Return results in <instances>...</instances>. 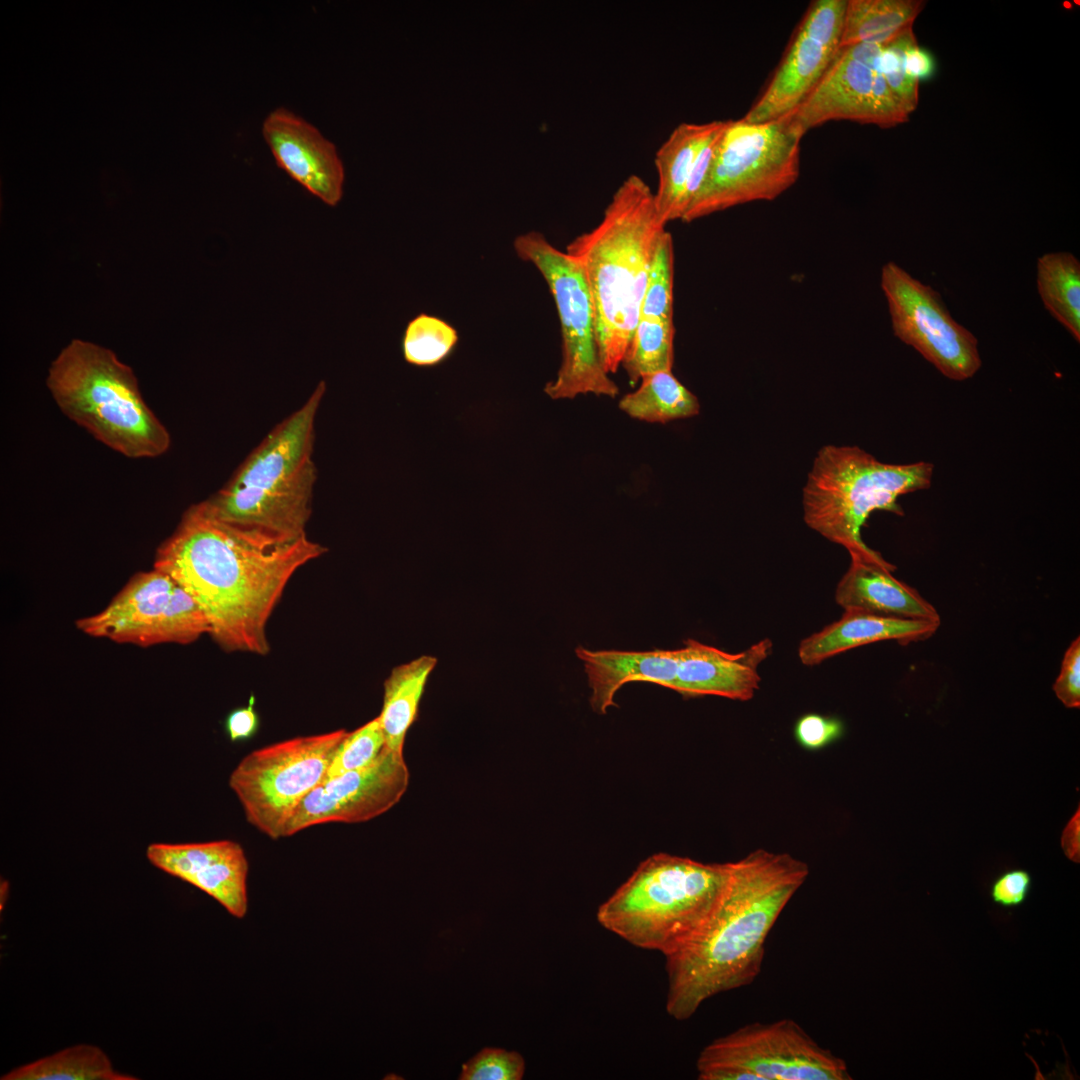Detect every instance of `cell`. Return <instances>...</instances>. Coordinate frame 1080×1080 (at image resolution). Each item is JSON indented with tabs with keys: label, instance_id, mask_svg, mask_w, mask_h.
Listing matches in <instances>:
<instances>
[{
	"label": "cell",
	"instance_id": "obj_1",
	"mask_svg": "<svg viewBox=\"0 0 1080 1080\" xmlns=\"http://www.w3.org/2000/svg\"><path fill=\"white\" fill-rule=\"evenodd\" d=\"M325 552L307 534L227 522L194 504L158 548L154 568L193 596L223 650L263 656L270 651L268 621L288 582Z\"/></svg>",
	"mask_w": 1080,
	"mask_h": 1080
},
{
	"label": "cell",
	"instance_id": "obj_2",
	"mask_svg": "<svg viewBox=\"0 0 1080 1080\" xmlns=\"http://www.w3.org/2000/svg\"><path fill=\"white\" fill-rule=\"evenodd\" d=\"M809 872L804 861L765 849L728 862L712 910L692 936L665 957L666 1011L672 1018L687 1020L708 999L755 981L766 939Z\"/></svg>",
	"mask_w": 1080,
	"mask_h": 1080
},
{
	"label": "cell",
	"instance_id": "obj_3",
	"mask_svg": "<svg viewBox=\"0 0 1080 1080\" xmlns=\"http://www.w3.org/2000/svg\"><path fill=\"white\" fill-rule=\"evenodd\" d=\"M665 230L654 192L633 174L617 188L598 225L566 247L590 290L598 354L608 374L618 370L630 345L653 255Z\"/></svg>",
	"mask_w": 1080,
	"mask_h": 1080
},
{
	"label": "cell",
	"instance_id": "obj_4",
	"mask_svg": "<svg viewBox=\"0 0 1080 1080\" xmlns=\"http://www.w3.org/2000/svg\"><path fill=\"white\" fill-rule=\"evenodd\" d=\"M325 391L321 381L301 407L266 435L230 481L199 506L227 522L281 535L306 534L317 480L315 421Z\"/></svg>",
	"mask_w": 1080,
	"mask_h": 1080
},
{
	"label": "cell",
	"instance_id": "obj_5",
	"mask_svg": "<svg viewBox=\"0 0 1080 1080\" xmlns=\"http://www.w3.org/2000/svg\"><path fill=\"white\" fill-rule=\"evenodd\" d=\"M46 385L61 412L131 459L165 454L171 437L144 401L133 370L92 342L72 340L52 361Z\"/></svg>",
	"mask_w": 1080,
	"mask_h": 1080
},
{
	"label": "cell",
	"instance_id": "obj_6",
	"mask_svg": "<svg viewBox=\"0 0 1080 1080\" xmlns=\"http://www.w3.org/2000/svg\"><path fill=\"white\" fill-rule=\"evenodd\" d=\"M727 872L728 862L653 854L599 906L597 921L631 945L666 957L705 920Z\"/></svg>",
	"mask_w": 1080,
	"mask_h": 1080
},
{
	"label": "cell",
	"instance_id": "obj_7",
	"mask_svg": "<svg viewBox=\"0 0 1080 1080\" xmlns=\"http://www.w3.org/2000/svg\"><path fill=\"white\" fill-rule=\"evenodd\" d=\"M933 470L930 462L887 464L856 446H824L803 488L804 521L850 556H876L861 537L868 517L876 510L903 515L897 499L929 488Z\"/></svg>",
	"mask_w": 1080,
	"mask_h": 1080
},
{
	"label": "cell",
	"instance_id": "obj_8",
	"mask_svg": "<svg viewBox=\"0 0 1080 1080\" xmlns=\"http://www.w3.org/2000/svg\"><path fill=\"white\" fill-rule=\"evenodd\" d=\"M804 134L789 114L762 123L727 120L706 176L681 221L780 196L799 177Z\"/></svg>",
	"mask_w": 1080,
	"mask_h": 1080
},
{
	"label": "cell",
	"instance_id": "obj_9",
	"mask_svg": "<svg viewBox=\"0 0 1080 1080\" xmlns=\"http://www.w3.org/2000/svg\"><path fill=\"white\" fill-rule=\"evenodd\" d=\"M514 248L543 276L560 321L562 361L556 378L546 384L544 392L552 399H573L581 394L617 396L619 388L599 358L594 306L580 264L535 231L518 236Z\"/></svg>",
	"mask_w": 1080,
	"mask_h": 1080
},
{
	"label": "cell",
	"instance_id": "obj_10",
	"mask_svg": "<svg viewBox=\"0 0 1080 1080\" xmlns=\"http://www.w3.org/2000/svg\"><path fill=\"white\" fill-rule=\"evenodd\" d=\"M347 733L338 729L294 737L244 756L231 772L228 784L247 822L272 840L284 837L285 827L299 804L325 780Z\"/></svg>",
	"mask_w": 1080,
	"mask_h": 1080
},
{
	"label": "cell",
	"instance_id": "obj_11",
	"mask_svg": "<svg viewBox=\"0 0 1080 1080\" xmlns=\"http://www.w3.org/2000/svg\"><path fill=\"white\" fill-rule=\"evenodd\" d=\"M699 1080H851L845 1061L796 1021L755 1022L718 1037L700 1052Z\"/></svg>",
	"mask_w": 1080,
	"mask_h": 1080
},
{
	"label": "cell",
	"instance_id": "obj_12",
	"mask_svg": "<svg viewBox=\"0 0 1080 1080\" xmlns=\"http://www.w3.org/2000/svg\"><path fill=\"white\" fill-rule=\"evenodd\" d=\"M894 335L945 377L963 381L981 367L977 338L956 322L941 296L893 261L881 269Z\"/></svg>",
	"mask_w": 1080,
	"mask_h": 1080
},
{
	"label": "cell",
	"instance_id": "obj_13",
	"mask_svg": "<svg viewBox=\"0 0 1080 1080\" xmlns=\"http://www.w3.org/2000/svg\"><path fill=\"white\" fill-rule=\"evenodd\" d=\"M883 45L840 47L820 81L789 115L806 133L829 121L848 120L890 128L909 121L879 71Z\"/></svg>",
	"mask_w": 1080,
	"mask_h": 1080
},
{
	"label": "cell",
	"instance_id": "obj_14",
	"mask_svg": "<svg viewBox=\"0 0 1080 1080\" xmlns=\"http://www.w3.org/2000/svg\"><path fill=\"white\" fill-rule=\"evenodd\" d=\"M847 0L813 1L764 91L742 119L762 123L794 111L814 89L840 48Z\"/></svg>",
	"mask_w": 1080,
	"mask_h": 1080
},
{
	"label": "cell",
	"instance_id": "obj_15",
	"mask_svg": "<svg viewBox=\"0 0 1080 1080\" xmlns=\"http://www.w3.org/2000/svg\"><path fill=\"white\" fill-rule=\"evenodd\" d=\"M408 784L403 752L384 746L369 766L325 780L314 788L287 823L284 837L323 823L369 821L397 804Z\"/></svg>",
	"mask_w": 1080,
	"mask_h": 1080
},
{
	"label": "cell",
	"instance_id": "obj_16",
	"mask_svg": "<svg viewBox=\"0 0 1080 1080\" xmlns=\"http://www.w3.org/2000/svg\"><path fill=\"white\" fill-rule=\"evenodd\" d=\"M146 857L156 868L212 897L233 917L246 916L249 864L238 842L151 843Z\"/></svg>",
	"mask_w": 1080,
	"mask_h": 1080
},
{
	"label": "cell",
	"instance_id": "obj_17",
	"mask_svg": "<svg viewBox=\"0 0 1080 1080\" xmlns=\"http://www.w3.org/2000/svg\"><path fill=\"white\" fill-rule=\"evenodd\" d=\"M262 134L277 165L329 206L342 198L344 168L335 145L311 123L285 108L264 120Z\"/></svg>",
	"mask_w": 1080,
	"mask_h": 1080
},
{
	"label": "cell",
	"instance_id": "obj_18",
	"mask_svg": "<svg viewBox=\"0 0 1080 1080\" xmlns=\"http://www.w3.org/2000/svg\"><path fill=\"white\" fill-rule=\"evenodd\" d=\"M175 581L153 568L135 574L99 613L80 618L83 633L117 643L149 647L159 644V629Z\"/></svg>",
	"mask_w": 1080,
	"mask_h": 1080
},
{
	"label": "cell",
	"instance_id": "obj_19",
	"mask_svg": "<svg viewBox=\"0 0 1080 1080\" xmlns=\"http://www.w3.org/2000/svg\"><path fill=\"white\" fill-rule=\"evenodd\" d=\"M768 638L739 653H728L694 639L684 641L674 691L686 697L705 695L748 701L760 687L759 665L772 652Z\"/></svg>",
	"mask_w": 1080,
	"mask_h": 1080
},
{
	"label": "cell",
	"instance_id": "obj_20",
	"mask_svg": "<svg viewBox=\"0 0 1080 1080\" xmlns=\"http://www.w3.org/2000/svg\"><path fill=\"white\" fill-rule=\"evenodd\" d=\"M850 559V565L835 589V601L844 611L940 620L931 603L892 575L895 566L880 553L870 557L850 556Z\"/></svg>",
	"mask_w": 1080,
	"mask_h": 1080
},
{
	"label": "cell",
	"instance_id": "obj_21",
	"mask_svg": "<svg viewBox=\"0 0 1080 1080\" xmlns=\"http://www.w3.org/2000/svg\"><path fill=\"white\" fill-rule=\"evenodd\" d=\"M940 620L909 619L863 611H844L837 621L801 640L798 657L814 666L847 650L870 643L895 640L902 645L935 634Z\"/></svg>",
	"mask_w": 1080,
	"mask_h": 1080
},
{
	"label": "cell",
	"instance_id": "obj_22",
	"mask_svg": "<svg viewBox=\"0 0 1080 1080\" xmlns=\"http://www.w3.org/2000/svg\"><path fill=\"white\" fill-rule=\"evenodd\" d=\"M582 660L591 689L590 705L598 714L615 706V695L629 682H650L674 690L679 650L592 651L575 650Z\"/></svg>",
	"mask_w": 1080,
	"mask_h": 1080
},
{
	"label": "cell",
	"instance_id": "obj_23",
	"mask_svg": "<svg viewBox=\"0 0 1080 1080\" xmlns=\"http://www.w3.org/2000/svg\"><path fill=\"white\" fill-rule=\"evenodd\" d=\"M719 121L681 123L659 147L655 155L658 186L654 193L660 220L682 219L687 206V189L699 149Z\"/></svg>",
	"mask_w": 1080,
	"mask_h": 1080
},
{
	"label": "cell",
	"instance_id": "obj_24",
	"mask_svg": "<svg viewBox=\"0 0 1080 1080\" xmlns=\"http://www.w3.org/2000/svg\"><path fill=\"white\" fill-rule=\"evenodd\" d=\"M436 664L435 657L420 656L396 666L385 680L378 719L387 748L403 752L406 733L416 720L427 680Z\"/></svg>",
	"mask_w": 1080,
	"mask_h": 1080
},
{
	"label": "cell",
	"instance_id": "obj_25",
	"mask_svg": "<svg viewBox=\"0 0 1080 1080\" xmlns=\"http://www.w3.org/2000/svg\"><path fill=\"white\" fill-rule=\"evenodd\" d=\"M924 0H847L840 47L886 44L913 26Z\"/></svg>",
	"mask_w": 1080,
	"mask_h": 1080
},
{
	"label": "cell",
	"instance_id": "obj_26",
	"mask_svg": "<svg viewBox=\"0 0 1080 1080\" xmlns=\"http://www.w3.org/2000/svg\"><path fill=\"white\" fill-rule=\"evenodd\" d=\"M1 1080H136L114 1068L98 1046L78 1044L16 1067Z\"/></svg>",
	"mask_w": 1080,
	"mask_h": 1080
},
{
	"label": "cell",
	"instance_id": "obj_27",
	"mask_svg": "<svg viewBox=\"0 0 1080 1080\" xmlns=\"http://www.w3.org/2000/svg\"><path fill=\"white\" fill-rule=\"evenodd\" d=\"M619 408L637 420L667 423L697 415L700 404L672 370H668L643 376L639 388L622 397Z\"/></svg>",
	"mask_w": 1080,
	"mask_h": 1080
},
{
	"label": "cell",
	"instance_id": "obj_28",
	"mask_svg": "<svg viewBox=\"0 0 1080 1080\" xmlns=\"http://www.w3.org/2000/svg\"><path fill=\"white\" fill-rule=\"evenodd\" d=\"M1037 289L1045 308L1080 341V263L1069 252L1046 253L1037 261Z\"/></svg>",
	"mask_w": 1080,
	"mask_h": 1080
},
{
	"label": "cell",
	"instance_id": "obj_29",
	"mask_svg": "<svg viewBox=\"0 0 1080 1080\" xmlns=\"http://www.w3.org/2000/svg\"><path fill=\"white\" fill-rule=\"evenodd\" d=\"M674 332L673 321L638 319L622 361L631 384L645 375L672 370Z\"/></svg>",
	"mask_w": 1080,
	"mask_h": 1080
},
{
	"label": "cell",
	"instance_id": "obj_30",
	"mask_svg": "<svg viewBox=\"0 0 1080 1080\" xmlns=\"http://www.w3.org/2000/svg\"><path fill=\"white\" fill-rule=\"evenodd\" d=\"M457 342L458 334L454 327L436 316L422 313L412 319L405 329L403 356L411 365L436 366L449 357Z\"/></svg>",
	"mask_w": 1080,
	"mask_h": 1080
},
{
	"label": "cell",
	"instance_id": "obj_31",
	"mask_svg": "<svg viewBox=\"0 0 1080 1080\" xmlns=\"http://www.w3.org/2000/svg\"><path fill=\"white\" fill-rule=\"evenodd\" d=\"M673 280V238L665 230L653 255L639 318L673 321Z\"/></svg>",
	"mask_w": 1080,
	"mask_h": 1080
},
{
	"label": "cell",
	"instance_id": "obj_32",
	"mask_svg": "<svg viewBox=\"0 0 1080 1080\" xmlns=\"http://www.w3.org/2000/svg\"><path fill=\"white\" fill-rule=\"evenodd\" d=\"M210 632V622L204 610L193 596L176 582L161 621L159 644H189Z\"/></svg>",
	"mask_w": 1080,
	"mask_h": 1080
},
{
	"label": "cell",
	"instance_id": "obj_33",
	"mask_svg": "<svg viewBox=\"0 0 1080 1080\" xmlns=\"http://www.w3.org/2000/svg\"><path fill=\"white\" fill-rule=\"evenodd\" d=\"M384 746L385 739L378 717L348 732L334 754L325 780L369 766Z\"/></svg>",
	"mask_w": 1080,
	"mask_h": 1080
},
{
	"label": "cell",
	"instance_id": "obj_34",
	"mask_svg": "<svg viewBox=\"0 0 1080 1080\" xmlns=\"http://www.w3.org/2000/svg\"><path fill=\"white\" fill-rule=\"evenodd\" d=\"M915 42L917 40L912 26L888 43L883 44L878 62L880 73L892 93L909 114L918 105L919 83L906 74L904 56L907 48Z\"/></svg>",
	"mask_w": 1080,
	"mask_h": 1080
},
{
	"label": "cell",
	"instance_id": "obj_35",
	"mask_svg": "<svg viewBox=\"0 0 1080 1080\" xmlns=\"http://www.w3.org/2000/svg\"><path fill=\"white\" fill-rule=\"evenodd\" d=\"M525 1072L521 1054L486 1047L462 1066L461 1080H520Z\"/></svg>",
	"mask_w": 1080,
	"mask_h": 1080
},
{
	"label": "cell",
	"instance_id": "obj_36",
	"mask_svg": "<svg viewBox=\"0 0 1080 1080\" xmlns=\"http://www.w3.org/2000/svg\"><path fill=\"white\" fill-rule=\"evenodd\" d=\"M844 733L843 722L818 713L802 715L794 725V736L807 750H819L835 742Z\"/></svg>",
	"mask_w": 1080,
	"mask_h": 1080
},
{
	"label": "cell",
	"instance_id": "obj_37",
	"mask_svg": "<svg viewBox=\"0 0 1080 1080\" xmlns=\"http://www.w3.org/2000/svg\"><path fill=\"white\" fill-rule=\"evenodd\" d=\"M1057 698L1068 708L1080 707V638L1065 651L1060 673L1053 684Z\"/></svg>",
	"mask_w": 1080,
	"mask_h": 1080
},
{
	"label": "cell",
	"instance_id": "obj_38",
	"mask_svg": "<svg viewBox=\"0 0 1080 1080\" xmlns=\"http://www.w3.org/2000/svg\"><path fill=\"white\" fill-rule=\"evenodd\" d=\"M1032 877L1023 869H1012L1000 874L992 883L990 895L994 903L1003 907L1022 905L1031 890Z\"/></svg>",
	"mask_w": 1080,
	"mask_h": 1080
},
{
	"label": "cell",
	"instance_id": "obj_39",
	"mask_svg": "<svg viewBox=\"0 0 1080 1080\" xmlns=\"http://www.w3.org/2000/svg\"><path fill=\"white\" fill-rule=\"evenodd\" d=\"M260 719L255 710V696L251 695L246 706L238 707L228 713L224 720V729L231 742L251 739L258 732Z\"/></svg>",
	"mask_w": 1080,
	"mask_h": 1080
},
{
	"label": "cell",
	"instance_id": "obj_40",
	"mask_svg": "<svg viewBox=\"0 0 1080 1080\" xmlns=\"http://www.w3.org/2000/svg\"><path fill=\"white\" fill-rule=\"evenodd\" d=\"M904 67L908 77L919 83L935 75L936 61L930 51L915 42L905 51Z\"/></svg>",
	"mask_w": 1080,
	"mask_h": 1080
},
{
	"label": "cell",
	"instance_id": "obj_41",
	"mask_svg": "<svg viewBox=\"0 0 1080 1080\" xmlns=\"http://www.w3.org/2000/svg\"><path fill=\"white\" fill-rule=\"evenodd\" d=\"M1061 847L1066 855L1073 862H1079L1080 860V809L1079 806L1068 821L1061 836Z\"/></svg>",
	"mask_w": 1080,
	"mask_h": 1080
},
{
	"label": "cell",
	"instance_id": "obj_42",
	"mask_svg": "<svg viewBox=\"0 0 1080 1080\" xmlns=\"http://www.w3.org/2000/svg\"><path fill=\"white\" fill-rule=\"evenodd\" d=\"M8 889H9V883L6 880H4V881L2 880L1 881V886H0V892H1L0 893V900H1L0 901V911L1 912L3 910V907L5 906Z\"/></svg>",
	"mask_w": 1080,
	"mask_h": 1080
}]
</instances>
